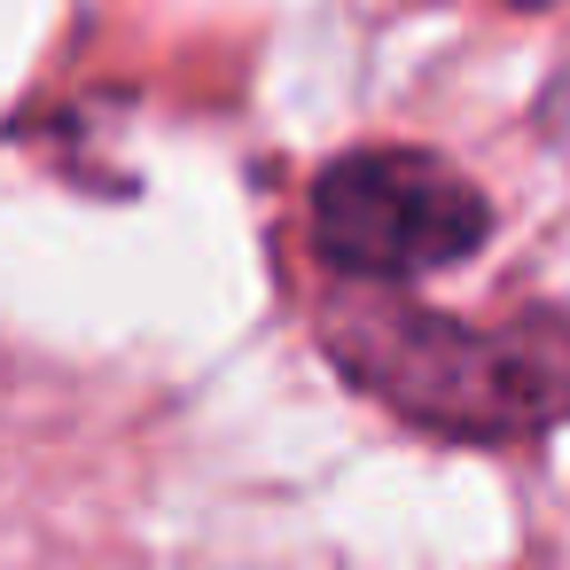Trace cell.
<instances>
[{
	"label": "cell",
	"mask_w": 570,
	"mask_h": 570,
	"mask_svg": "<svg viewBox=\"0 0 570 570\" xmlns=\"http://www.w3.org/2000/svg\"><path fill=\"white\" fill-rule=\"evenodd\" d=\"M321 352L344 383L430 438L461 445H515L554 430L562 414V336L554 321L531 328H469L430 305L344 289L321 305Z\"/></svg>",
	"instance_id": "6da1fadb"
},
{
	"label": "cell",
	"mask_w": 570,
	"mask_h": 570,
	"mask_svg": "<svg viewBox=\"0 0 570 570\" xmlns=\"http://www.w3.org/2000/svg\"><path fill=\"white\" fill-rule=\"evenodd\" d=\"M492 204L430 149H352L313 180V250L336 282L399 289L476 258Z\"/></svg>",
	"instance_id": "7a4b0ae2"
},
{
	"label": "cell",
	"mask_w": 570,
	"mask_h": 570,
	"mask_svg": "<svg viewBox=\"0 0 570 570\" xmlns=\"http://www.w3.org/2000/svg\"><path fill=\"white\" fill-rule=\"evenodd\" d=\"M515 9H554V0H515Z\"/></svg>",
	"instance_id": "3957f363"
}]
</instances>
